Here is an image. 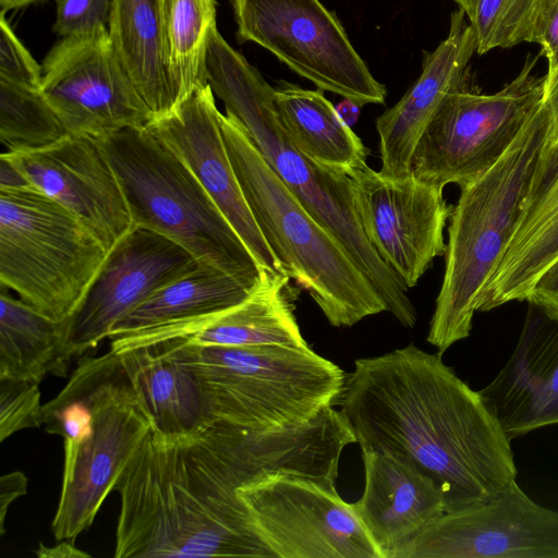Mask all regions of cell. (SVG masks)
<instances>
[{
  "instance_id": "6da1fadb",
  "label": "cell",
  "mask_w": 558,
  "mask_h": 558,
  "mask_svg": "<svg viewBox=\"0 0 558 558\" xmlns=\"http://www.w3.org/2000/svg\"><path fill=\"white\" fill-rule=\"evenodd\" d=\"M340 401L361 451L412 465L433 481L446 511L496 497L517 480L511 440L439 352L410 343L359 359Z\"/></svg>"
},
{
  "instance_id": "7a4b0ae2",
  "label": "cell",
  "mask_w": 558,
  "mask_h": 558,
  "mask_svg": "<svg viewBox=\"0 0 558 558\" xmlns=\"http://www.w3.org/2000/svg\"><path fill=\"white\" fill-rule=\"evenodd\" d=\"M239 427L215 422L167 439L151 432L119 477L116 558L270 557L238 490Z\"/></svg>"
},
{
  "instance_id": "3957f363",
  "label": "cell",
  "mask_w": 558,
  "mask_h": 558,
  "mask_svg": "<svg viewBox=\"0 0 558 558\" xmlns=\"http://www.w3.org/2000/svg\"><path fill=\"white\" fill-rule=\"evenodd\" d=\"M206 77L214 94L244 128L265 161L305 209L347 250L376 288L387 312L404 327L416 324L409 290L368 242L354 206L350 177L304 155L287 134L275 88L233 49L216 27L209 37Z\"/></svg>"
},
{
  "instance_id": "277c9868",
  "label": "cell",
  "mask_w": 558,
  "mask_h": 558,
  "mask_svg": "<svg viewBox=\"0 0 558 558\" xmlns=\"http://www.w3.org/2000/svg\"><path fill=\"white\" fill-rule=\"evenodd\" d=\"M46 432L64 440L61 494L52 520L58 541L88 529L129 462L153 432L151 417L120 355L87 357L43 405Z\"/></svg>"
},
{
  "instance_id": "5b68a950",
  "label": "cell",
  "mask_w": 558,
  "mask_h": 558,
  "mask_svg": "<svg viewBox=\"0 0 558 558\" xmlns=\"http://www.w3.org/2000/svg\"><path fill=\"white\" fill-rule=\"evenodd\" d=\"M550 140L543 101L498 162L461 187L449 218L445 272L426 338L440 354L470 336L483 289L515 230Z\"/></svg>"
},
{
  "instance_id": "8992f818",
  "label": "cell",
  "mask_w": 558,
  "mask_h": 558,
  "mask_svg": "<svg viewBox=\"0 0 558 558\" xmlns=\"http://www.w3.org/2000/svg\"><path fill=\"white\" fill-rule=\"evenodd\" d=\"M220 124L245 201L283 272L311 295L333 327H350L387 312L343 245L272 171L242 124L227 112Z\"/></svg>"
},
{
  "instance_id": "52a82bcc",
  "label": "cell",
  "mask_w": 558,
  "mask_h": 558,
  "mask_svg": "<svg viewBox=\"0 0 558 558\" xmlns=\"http://www.w3.org/2000/svg\"><path fill=\"white\" fill-rule=\"evenodd\" d=\"M158 341L196 374L215 422L240 428L306 422L333 405L345 385L343 371L311 348L198 345L183 337Z\"/></svg>"
},
{
  "instance_id": "ba28073f",
  "label": "cell",
  "mask_w": 558,
  "mask_h": 558,
  "mask_svg": "<svg viewBox=\"0 0 558 558\" xmlns=\"http://www.w3.org/2000/svg\"><path fill=\"white\" fill-rule=\"evenodd\" d=\"M136 227L255 287L262 269L186 163L147 126L97 138Z\"/></svg>"
},
{
  "instance_id": "9c48e42d",
  "label": "cell",
  "mask_w": 558,
  "mask_h": 558,
  "mask_svg": "<svg viewBox=\"0 0 558 558\" xmlns=\"http://www.w3.org/2000/svg\"><path fill=\"white\" fill-rule=\"evenodd\" d=\"M108 252L81 219L35 187H0L1 287L45 316L73 315Z\"/></svg>"
},
{
  "instance_id": "30bf717a",
  "label": "cell",
  "mask_w": 558,
  "mask_h": 558,
  "mask_svg": "<svg viewBox=\"0 0 558 558\" xmlns=\"http://www.w3.org/2000/svg\"><path fill=\"white\" fill-rule=\"evenodd\" d=\"M535 64L536 58H529L494 94L469 87L450 94L415 146L411 175L441 189L462 187L494 167L544 101L545 75L534 73Z\"/></svg>"
},
{
  "instance_id": "8fae6325",
  "label": "cell",
  "mask_w": 558,
  "mask_h": 558,
  "mask_svg": "<svg viewBox=\"0 0 558 558\" xmlns=\"http://www.w3.org/2000/svg\"><path fill=\"white\" fill-rule=\"evenodd\" d=\"M234 14L242 40L262 46L318 89L361 106L385 102L386 87L319 0H234Z\"/></svg>"
},
{
  "instance_id": "7c38bea8",
  "label": "cell",
  "mask_w": 558,
  "mask_h": 558,
  "mask_svg": "<svg viewBox=\"0 0 558 558\" xmlns=\"http://www.w3.org/2000/svg\"><path fill=\"white\" fill-rule=\"evenodd\" d=\"M238 494L272 558H380L353 504L316 481L271 474Z\"/></svg>"
},
{
  "instance_id": "4fadbf2b",
  "label": "cell",
  "mask_w": 558,
  "mask_h": 558,
  "mask_svg": "<svg viewBox=\"0 0 558 558\" xmlns=\"http://www.w3.org/2000/svg\"><path fill=\"white\" fill-rule=\"evenodd\" d=\"M41 72V90L69 134L101 138L153 119L109 34L62 38Z\"/></svg>"
},
{
  "instance_id": "5bb4252c",
  "label": "cell",
  "mask_w": 558,
  "mask_h": 558,
  "mask_svg": "<svg viewBox=\"0 0 558 558\" xmlns=\"http://www.w3.org/2000/svg\"><path fill=\"white\" fill-rule=\"evenodd\" d=\"M361 227L379 257L410 289L446 253L452 206L444 189L412 175L392 180L363 163L347 172Z\"/></svg>"
},
{
  "instance_id": "9a60e30c",
  "label": "cell",
  "mask_w": 558,
  "mask_h": 558,
  "mask_svg": "<svg viewBox=\"0 0 558 558\" xmlns=\"http://www.w3.org/2000/svg\"><path fill=\"white\" fill-rule=\"evenodd\" d=\"M399 558H558V511L513 481L496 497L444 512Z\"/></svg>"
},
{
  "instance_id": "2e32d148",
  "label": "cell",
  "mask_w": 558,
  "mask_h": 558,
  "mask_svg": "<svg viewBox=\"0 0 558 558\" xmlns=\"http://www.w3.org/2000/svg\"><path fill=\"white\" fill-rule=\"evenodd\" d=\"M199 263L172 240L134 226L109 252L73 315L68 347L80 356L109 338L114 325Z\"/></svg>"
},
{
  "instance_id": "e0dca14e",
  "label": "cell",
  "mask_w": 558,
  "mask_h": 558,
  "mask_svg": "<svg viewBox=\"0 0 558 558\" xmlns=\"http://www.w3.org/2000/svg\"><path fill=\"white\" fill-rule=\"evenodd\" d=\"M27 183L81 219L110 251L133 227L120 182L97 138L69 134L28 153H2Z\"/></svg>"
},
{
  "instance_id": "ac0fdd59",
  "label": "cell",
  "mask_w": 558,
  "mask_h": 558,
  "mask_svg": "<svg viewBox=\"0 0 558 558\" xmlns=\"http://www.w3.org/2000/svg\"><path fill=\"white\" fill-rule=\"evenodd\" d=\"M207 83L195 88L170 113L146 126L191 169L233 227L260 269L283 272L245 201L228 155L220 124L221 112Z\"/></svg>"
},
{
  "instance_id": "d6986e66",
  "label": "cell",
  "mask_w": 558,
  "mask_h": 558,
  "mask_svg": "<svg viewBox=\"0 0 558 558\" xmlns=\"http://www.w3.org/2000/svg\"><path fill=\"white\" fill-rule=\"evenodd\" d=\"M480 392L510 440L558 424V313L527 301L513 352Z\"/></svg>"
},
{
  "instance_id": "ffe728a7",
  "label": "cell",
  "mask_w": 558,
  "mask_h": 558,
  "mask_svg": "<svg viewBox=\"0 0 558 558\" xmlns=\"http://www.w3.org/2000/svg\"><path fill=\"white\" fill-rule=\"evenodd\" d=\"M476 38L465 14L451 13L447 37L425 53L422 71L402 98L376 120L381 167L379 174L400 180L411 175L415 146L446 98L466 86Z\"/></svg>"
},
{
  "instance_id": "44dd1931",
  "label": "cell",
  "mask_w": 558,
  "mask_h": 558,
  "mask_svg": "<svg viewBox=\"0 0 558 558\" xmlns=\"http://www.w3.org/2000/svg\"><path fill=\"white\" fill-rule=\"evenodd\" d=\"M362 457L365 484L355 513L380 558H399L446 511L444 497L430 478L391 454Z\"/></svg>"
},
{
  "instance_id": "7402d4cb",
  "label": "cell",
  "mask_w": 558,
  "mask_h": 558,
  "mask_svg": "<svg viewBox=\"0 0 558 558\" xmlns=\"http://www.w3.org/2000/svg\"><path fill=\"white\" fill-rule=\"evenodd\" d=\"M558 258V143L550 140L535 172L515 230L481 294L477 311L526 301Z\"/></svg>"
},
{
  "instance_id": "603a6c76",
  "label": "cell",
  "mask_w": 558,
  "mask_h": 558,
  "mask_svg": "<svg viewBox=\"0 0 558 558\" xmlns=\"http://www.w3.org/2000/svg\"><path fill=\"white\" fill-rule=\"evenodd\" d=\"M116 352L151 417L156 435L179 438L215 423L211 404L196 374L165 342H147Z\"/></svg>"
},
{
  "instance_id": "cb8c5ba5",
  "label": "cell",
  "mask_w": 558,
  "mask_h": 558,
  "mask_svg": "<svg viewBox=\"0 0 558 558\" xmlns=\"http://www.w3.org/2000/svg\"><path fill=\"white\" fill-rule=\"evenodd\" d=\"M291 280L284 272L262 269L259 281L242 303L181 326L174 337L198 345L310 348L294 316Z\"/></svg>"
},
{
  "instance_id": "d4e9b609",
  "label": "cell",
  "mask_w": 558,
  "mask_h": 558,
  "mask_svg": "<svg viewBox=\"0 0 558 558\" xmlns=\"http://www.w3.org/2000/svg\"><path fill=\"white\" fill-rule=\"evenodd\" d=\"M109 37L151 120L174 110L179 98L169 69L163 0H112Z\"/></svg>"
},
{
  "instance_id": "484cf974",
  "label": "cell",
  "mask_w": 558,
  "mask_h": 558,
  "mask_svg": "<svg viewBox=\"0 0 558 558\" xmlns=\"http://www.w3.org/2000/svg\"><path fill=\"white\" fill-rule=\"evenodd\" d=\"M254 288L219 268L199 264L120 319L109 338L206 319L242 303Z\"/></svg>"
},
{
  "instance_id": "4316f807",
  "label": "cell",
  "mask_w": 558,
  "mask_h": 558,
  "mask_svg": "<svg viewBox=\"0 0 558 558\" xmlns=\"http://www.w3.org/2000/svg\"><path fill=\"white\" fill-rule=\"evenodd\" d=\"M275 105L291 141L314 161L345 172L366 162L368 149L323 90L282 82Z\"/></svg>"
},
{
  "instance_id": "83f0119b",
  "label": "cell",
  "mask_w": 558,
  "mask_h": 558,
  "mask_svg": "<svg viewBox=\"0 0 558 558\" xmlns=\"http://www.w3.org/2000/svg\"><path fill=\"white\" fill-rule=\"evenodd\" d=\"M72 356L66 320L56 322L21 299L0 293V378L40 383L64 376Z\"/></svg>"
},
{
  "instance_id": "f1b7e54d",
  "label": "cell",
  "mask_w": 558,
  "mask_h": 558,
  "mask_svg": "<svg viewBox=\"0 0 558 558\" xmlns=\"http://www.w3.org/2000/svg\"><path fill=\"white\" fill-rule=\"evenodd\" d=\"M170 74L179 104L207 84L206 56L216 25L215 0H163Z\"/></svg>"
},
{
  "instance_id": "f546056e",
  "label": "cell",
  "mask_w": 558,
  "mask_h": 558,
  "mask_svg": "<svg viewBox=\"0 0 558 558\" xmlns=\"http://www.w3.org/2000/svg\"><path fill=\"white\" fill-rule=\"evenodd\" d=\"M69 135L41 89L0 80V141L4 153H28Z\"/></svg>"
},
{
  "instance_id": "4dcf8cb0",
  "label": "cell",
  "mask_w": 558,
  "mask_h": 558,
  "mask_svg": "<svg viewBox=\"0 0 558 558\" xmlns=\"http://www.w3.org/2000/svg\"><path fill=\"white\" fill-rule=\"evenodd\" d=\"M465 14L476 38V52L533 43L546 0H452Z\"/></svg>"
},
{
  "instance_id": "1f68e13d",
  "label": "cell",
  "mask_w": 558,
  "mask_h": 558,
  "mask_svg": "<svg viewBox=\"0 0 558 558\" xmlns=\"http://www.w3.org/2000/svg\"><path fill=\"white\" fill-rule=\"evenodd\" d=\"M43 426L39 383L0 378V441L25 428Z\"/></svg>"
},
{
  "instance_id": "d6a6232c",
  "label": "cell",
  "mask_w": 558,
  "mask_h": 558,
  "mask_svg": "<svg viewBox=\"0 0 558 558\" xmlns=\"http://www.w3.org/2000/svg\"><path fill=\"white\" fill-rule=\"evenodd\" d=\"M53 32L64 37L109 34L112 0H54Z\"/></svg>"
},
{
  "instance_id": "836d02e7",
  "label": "cell",
  "mask_w": 558,
  "mask_h": 558,
  "mask_svg": "<svg viewBox=\"0 0 558 558\" xmlns=\"http://www.w3.org/2000/svg\"><path fill=\"white\" fill-rule=\"evenodd\" d=\"M0 80L15 85L41 89L43 72L5 19L0 15Z\"/></svg>"
},
{
  "instance_id": "e575fe53",
  "label": "cell",
  "mask_w": 558,
  "mask_h": 558,
  "mask_svg": "<svg viewBox=\"0 0 558 558\" xmlns=\"http://www.w3.org/2000/svg\"><path fill=\"white\" fill-rule=\"evenodd\" d=\"M534 44L542 47L547 61L546 78L558 73V0H546L538 20Z\"/></svg>"
},
{
  "instance_id": "d590c367",
  "label": "cell",
  "mask_w": 558,
  "mask_h": 558,
  "mask_svg": "<svg viewBox=\"0 0 558 558\" xmlns=\"http://www.w3.org/2000/svg\"><path fill=\"white\" fill-rule=\"evenodd\" d=\"M526 301L558 313V258L536 280Z\"/></svg>"
},
{
  "instance_id": "8d00e7d4",
  "label": "cell",
  "mask_w": 558,
  "mask_h": 558,
  "mask_svg": "<svg viewBox=\"0 0 558 558\" xmlns=\"http://www.w3.org/2000/svg\"><path fill=\"white\" fill-rule=\"evenodd\" d=\"M28 480L23 472L13 471L0 477V533L4 534L5 517L10 505L27 493Z\"/></svg>"
},
{
  "instance_id": "74e56055",
  "label": "cell",
  "mask_w": 558,
  "mask_h": 558,
  "mask_svg": "<svg viewBox=\"0 0 558 558\" xmlns=\"http://www.w3.org/2000/svg\"><path fill=\"white\" fill-rule=\"evenodd\" d=\"M38 558H87L90 555L74 544V539H62L53 546L40 543L35 550Z\"/></svg>"
},
{
  "instance_id": "f35d334b",
  "label": "cell",
  "mask_w": 558,
  "mask_h": 558,
  "mask_svg": "<svg viewBox=\"0 0 558 558\" xmlns=\"http://www.w3.org/2000/svg\"><path fill=\"white\" fill-rule=\"evenodd\" d=\"M544 104L548 109L551 122V141L558 143V73L545 77Z\"/></svg>"
},
{
  "instance_id": "ab89813d",
  "label": "cell",
  "mask_w": 558,
  "mask_h": 558,
  "mask_svg": "<svg viewBox=\"0 0 558 558\" xmlns=\"http://www.w3.org/2000/svg\"><path fill=\"white\" fill-rule=\"evenodd\" d=\"M29 185L23 174L3 156L0 157V187Z\"/></svg>"
},
{
  "instance_id": "60d3db41",
  "label": "cell",
  "mask_w": 558,
  "mask_h": 558,
  "mask_svg": "<svg viewBox=\"0 0 558 558\" xmlns=\"http://www.w3.org/2000/svg\"><path fill=\"white\" fill-rule=\"evenodd\" d=\"M335 107L341 119L350 128L356 123L362 108L361 105L345 98Z\"/></svg>"
},
{
  "instance_id": "b9f144b4",
  "label": "cell",
  "mask_w": 558,
  "mask_h": 558,
  "mask_svg": "<svg viewBox=\"0 0 558 558\" xmlns=\"http://www.w3.org/2000/svg\"><path fill=\"white\" fill-rule=\"evenodd\" d=\"M48 0H0L1 11L8 12L12 10H20L31 4L45 2Z\"/></svg>"
}]
</instances>
